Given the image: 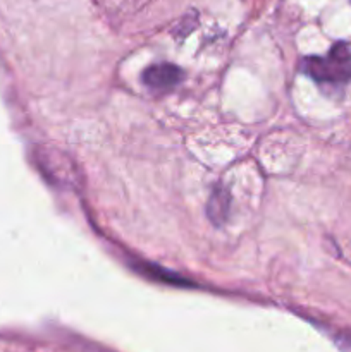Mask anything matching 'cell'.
<instances>
[{"instance_id":"2","label":"cell","mask_w":351,"mask_h":352,"mask_svg":"<svg viewBox=\"0 0 351 352\" xmlns=\"http://www.w3.org/2000/svg\"><path fill=\"white\" fill-rule=\"evenodd\" d=\"M182 79V71L174 64H155L143 72V82L151 89H171Z\"/></svg>"},{"instance_id":"3","label":"cell","mask_w":351,"mask_h":352,"mask_svg":"<svg viewBox=\"0 0 351 352\" xmlns=\"http://www.w3.org/2000/svg\"><path fill=\"white\" fill-rule=\"evenodd\" d=\"M227 212H229V195H227L226 189L219 188L213 191L212 198H210L209 205H206V213H209V219L212 220L215 226L226 220Z\"/></svg>"},{"instance_id":"1","label":"cell","mask_w":351,"mask_h":352,"mask_svg":"<svg viewBox=\"0 0 351 352\" xmlns=\"http://www.w3.org/2000/svg\"><path fill=\"white\" fill-rule=\"evenodd\" d=\"M303 71L322 85H346L351 79V50L346 43L334 45L323 57H308Z\"/></svg>"}]
</instances>
